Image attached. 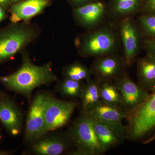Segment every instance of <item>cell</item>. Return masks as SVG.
Here are the masks:
<instances>
[{
  "mask_svg": "<svg viewBox=\"0 0 155 155\" xmlns=\"http://www.w3.org/2000/svg\"><path fill=\"white\" fill-rule=\"evenodd\" d=\"M91 119L98 122L120 123L127 115L121 108L110 105L101 100L85 113Z\"/></svg>",
  "mask_w": 155,
  "mask_h": 155,
  "instance_id": "16",
  "label": "cell"
},
{
  "mask_svg": "<svg viewBox=\"0 0 155 155\" xmlns=\"http://www.w3.org/2000/svg\"><path fill=\"white\" fill-rule=\"evenodd\" d=\"M23 113L13 97L0 91V121L11 136L19 135L22 131Z\"/></svg>",
  "mask_w": 155,
  "mask_h": 155,
  "instance_id": "10",
  "label": "cell"
},
{
  "mask_svg": "<svg viewBox=\"0 0 155 155\" xmlns=\"http://www.w3.org/2000/svg\"><path fill=\"white\" fill-rule=\"evenodd\" d=\"M74 44L81 57L96 58L115 53L118 41L114 29L105 26L79 35Z\"/></svg>",
  "mask_w": 155,
  "mask_h": 155,
  "instance_id": "4",
  "label": "cell"
},
{
  "mask_svg": "<svg viewBox=\"0 0 155 155\" xmlns=\"http://www.w3.org/2000/svg\"><path fill=\"white\" fill-rule=\"evenodd\" d=\"M69 1L75 7L74 8H76L88 3L91 2V1L93 0H69Z\"/></svg>",
  "mask_w": 155,
  "mask_h": 155,
  "instance_id": "26",
  "label": "cell"
},
{
  "mask_svg": "<svg viewBox=\"0 0 155 155\" xmlns=\"http://www.w3.org/2000/svg\"><path fill=\"white\" fill-rule=\"evenodd\" d=\"M48 93H38L31 101L24 130L23 143L28 146L47 133L44 110Z\"/></svg>",
  "mask_w": 155,
  "mask_h": 155,
  "instance_id": "7",
  "label": "cell"
},
{
  "mask_svg": "<svg viewBox=\"0 0 155 155\" xmlns=\"http://www.w3.org/2000/svg\"><path fill=\"white\" fill-rule=\"evenodd\" d=\"M138 84L147 92L155 91V59L147 56L137 63Z\"/></svg>",
  "mask_w": 155,
  "mask_h": 155,
  "instance_id": "17",
  "label": "cell"
},
{
  "mask_svg": "<svg viewBox=\"0 0 155 155\" xmlns=\"http://www.w3.org/2000/svg\"><path fill=\"white\" fill-rule=\"evenodd\" d=\"M75 146L69 155L104 154L93 129L90 118L81 113L67 130Z\"/></svg>",
  "mask_w": 155,
  "mask_h": 155,
  "instance_id": "5",
  "label": "cell"
},
{
  "mask_svg": "<svg viewBox=\"0 0 155 155\" xmlns=\"http://www.w3.org/2000/svg\"><path fill=\"white\" fill-rule=\"evenodd\" d=\"M126 139L149 143L155 139V91L127 116Z\"/></svg>",
  "mask_w": 155,
  "mask_h": 155,
  "instance_id": "3",
  "label": "cell"
},
{
  "mask_svg": "<svg viewBox=\"0 0 155 155\" xmlns=\"http://www.w3.org/2000/svg\"><path fill=\"white\" fill-rule=\"evenodd\" d=\"M125 67L123 58L114 53L96 57L90 69L100 81H112L125 74Z\"/></svg>",
  "mask_w": 155,
  "mask_h": 155,
  "instance_id": "12",
  "label": "cell"
},
{
  "mask_svg": "<svg viewBox=\"0 0 155 155\" xmlns=\"http://www.w3.org/2000/svg\"><path fill=\"white\" fill-rule=\"evenodd\" d=\"M51 4V0H25L14 4L10 8V20L13 23L29 22Z\"/></svg>",
  "mask_w": 155,
  "mask_h": 155,
  "instance_id": "15",
  "label": "cell"
},
{
  "mask_svg": "<svg viewBox=\"0 0 155 155\" xmlns=\"http://www.w3.org/2000/svg\"><path fill=\"white\" fill-rule=\"evenodd\" d=\"M14 153L13 151L7 150H0V155H10Z\"/></svg>",
  "mask_w": 155,
  "mask_h": 155,
  "instance_id": "29",
  "label": "cell"
},
{
  "mask_svg": "<svg viewBox=\"0 0 155 155\" xmlns=\"http://www.w3.org/2000/svg\"><path fill=\"white\" fill-rule=\"evenodd\" d=\"M6 14L5 10L0 7V23L5 19Z\"/></svg>",
  "mask_w": 155,
  "mask_h": 155,
  "instance_id": "28",
  "label": "cell"
},
{
  "mask_svg": "<svg viewBox=\"0 0 155 155\" xmlns=\"http://www.w3.org/2000/svg\"><path fill=\"white\" fill-rule=\"evenodd\" d=\"M41 29L36 23H13L0 30V64L8 61L40 36Z\"/></svg>",
  "mask_w": 155,
  "mask_h": 155,
  "instance_id": "2",
  "label": "cell"
},
{
  "mask_svg": "<svg viewBox=\"0 0 155 155\" xmlns=\"http://www.w3.org/2000/svg\"><path fill=\"white\" fill-rule=\"evenodd\" d=\"M75 147L73 142L67 130L48 131L40 137L22 153L23 155H68Z\"/></svg>",
  "mask_w": 155,
  "mask_h": 155,
  "instance_id": "6",
  "label": "cell"
},
{
  "mask_svg": "<svg viewBox=\"0 0 155 155\" xmlns=\"http://www.w3.org/2000/svg\"><path fill=\"white\" fill-rule=\"evenodd\" d=\"M105 15V8L101 2H91L72 11V16L75 22L87 30H91L100 24Z\"/></svg>",
  "mask_w": 155,
  "mask_h": 155,
  "instance_id": "14",
  "label": "cell"
},
{
  "mask_svg": "<svg viewBox=\"0 0 155 155\" xmlns=\"http://www.w3.org/2000/svg\"><path fill=\"white\" fill-rule=\"evenodd\" d=\"M138 23L147 36L155 38V14L145 13L139 17Z\"/></svg>",
  "mask_w": 155,
  "mask_h": 155,
  "instance_id": "23",
  "label": "cell"
},
{
  "mask_svg": "<svg viewBox=\"0 0 155 155\" xmlns=\"http://www.w3.org/2000/svg\"><path fill=\"white\" fill-rule=\"evenodd\" d=\"M11 4V0H0V7L5 10L8 8Z\"/></svg>",
  "mask_w": 155,
  "mask_h": 155,
  "instance_id": "27",
  "label": "cell"
},
{
  "mask_svg": "<svg viewBox=\"0 0 155 155\" xmlns=\"http://www.w3.org/2000/svg\"><path fill=\"white\" fill-rule=\"evenodd\" d=\"M92 75L90 69L78 61L67 64L62 69L63 78L72 80L87 81L91 79Z\"/></svg>",
  "mask_w": 155,
  "mask_h": 155,
  "instance_id": "21",
  "label": "cell"
},
{
  "mask_svg": "<svg viewBox=\"0 0 155 155\" xmlns=\"http://www.w3.org/2000/svg\"><path fill=\"white\" fill-rule=\"evenodd\" d=\"M140 9L147 14H155V0H141Z\"/></svg>",
  "mask_w": 155,
  "mask_h": 155,
  "instance_id": "25",
  "label": "cell"
},
{
  "mask_svg": "<svg viewBox=\"0 0 155 155\" xmlns=\"http://www.w3.org/2000/svg\"><path fill=\"white\" fill-rule=\"evenodd\" d=\"M21 54L20 67L11 75L0 76V83L8 90L24 96L30 101L34 90L43 85L48 86L58 78L53 72L51 61L38 66L33 64L28 51L24 50Z\"/></svg>",
  "mask_w": 155,
  "mask_h": 155,
  "instance_id": "1",
  "label": "cell"
},
{
  "mask_svg": "<svg viewBox=\"0 0 155 155\" xmlns=\"http://www.w3.org/2000/svg\"><path fill=\"white\" fill-rule=\"evenodd\" d=\"M141 0H114L110 15L117 18L130 16L141 8Z\"/></svg>",
  "mask_w": 155,
  "mask_h": 155,
  "instance_id": "20",
  "label": "cell"
},
{
  "mask_svg": "<svg viewBox=\"0 0 155 155\" xmlns=\"http://www.w3.org/2000/svg\"><path fill=\"white\" fill-rule=\"evenodd\" d=\"M143 44L147 52V56L155 59V38L145 40Z\"/></svg>",
  "mask_w": 155,
  "mask_h": 155,
  "instance_id": "24",
  "label": "cell"
},
{
  "mask_svg": "<svg viewBox=\"0 0 155 155\" xmlns=\"http://www.w3.org/2000/svg\"><path fill=\"white\" fill-rule=\"evenodd\" d=\"M91 120L98 141L104 153L126 139V126L122 123H108Z\"/></svg>",
  "mask_w": 155,
  "mask_h": 155,
  "instance_id": "13",
  "label": "cell"
},
{
  "mask_svg": "<svg viewBox=\"0 0 155 155\" xmlns=\"http://www.w3.org/2000/svg\"><path fill=\"white\" fill-rule=\"evenodd\" d=\"M119 32L126 67L133 64L140 47V35L138 27L131 16L123 17L119 24Z\"/></svg>",
  "mask_w": 155,
  "mask_h": 155,
  "instance_id": "9",
  "label": "cell"
},
{
  "mask_svg": "<svg viewBox=\"0 0 155 155\" xmlns=\"http://www.w3.org/2000/svg\"><path fill=\"white\" fill-rule=\"evenodd\" d=\"M22 1H23V0H11V3L16 4V3Z\"/></svg>",
  "mask_w": 155,
  "mask_h": 155,
  "instance_id": "30",
  "label": "cell"
},
{
  "mask_svg": "<svg viewBox=\"0 0 155 155\" xmlns=\"http://www.w3.org/2000/svg\"><path fill=\"white\" fill-rule=\"evenodd\" d=\"M85 82L64 78L56 81V91L64 97L80 99Z\"/></svg>",
  "mask_w": 155,
  "mask_h": 155,
  "instance_id": "19",
  "label": "cell"
},
{
  "mask_svg": "<svg viewBox=\"0 0 155 155\" xmlns=\"http://www.w3.org/2000/svg\"><path fill=\"white\" fill-rule=\"evenodd\" d=\"M96 78L91 79L85 82L81 97V113H85L101 100L100 83Z\"/></svg>",
  "mask_w": 155,
  "mask_h": 155,
  "instance_id": "18",
  "label": "cell"
},
{
  "mask_svg": "<svg viewBox=\"0 0 155 155\" xmlns=\"http://www.w3.org/2000/svg\"><path fill=\"white\" fill-rule=\"evenodd\" d=\"M114 84L121 95V109L127 116L149 96L148 92L134 83L125 73L115 79Z\"/></svg>",
  "mask_w": 155,
  "mask_h": 155,
  "instance_id": "11",
  "label": "cell"
},
{
  "mask_svg": "<svg viewBox=\"0 0 155 155\" xmlns=\"http://www.w3.org/2000/svg\"><path fill=\"white\" fill-rule=\"evenodd\" d=\"M77 105V103L74 101L58 99L48 94L44 110L48 132L61 129L67 125Z\"/></svg>",
  "mask_w": 155,
  "mask_h": 155,
  "instance_id": "8",
  "label": "cell"
},
{
  "mask_svg": "<svg viewBox=\"0 0 155 155\" xmlns=\"http://www.w3.org/2000/svg\"><path fill=\"white\" fill-rule=\"evenodd\" d=\"M101 100L110 105L121 108L122 99L119 90L111 81H102L100 83Z\"/></svg>",
  "mask_w": 155,
  "mask_h": 155,
  "instance_id": "22",
  "label": "cell"
},
{
  "mask_svg": "<svg viewBox=\"0 0 155 155\" xmlns=\"http://www.w3.org/2000/svg\"><path fill=\"white\" fill-rule=\"evenodd\" d=\"M3 136L2 135V134L0 132V143L2 141V140Z\"/></svg>",
  "mask_w": 155,
  "mask_h": 155,
  "instance_id": "31",
  "label": "cell"
}]
</instances>
